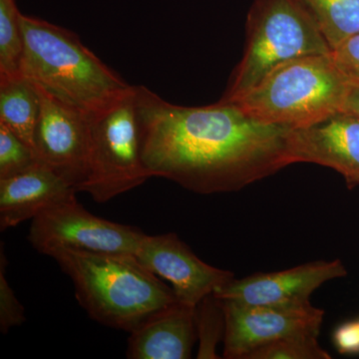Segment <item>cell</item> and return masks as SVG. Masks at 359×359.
I'll use <instances>...</instances> for the list:
<instances>
[{
    "mask_svg": "<svg viewBox=\"0 0 359 359\" xmlns=\"http://www.w3.org/2000/svg\"><path fill=\"white\" fill-rule=\"evenodd\" d=\"M141 156L151 177L193 192H231L292 164L290 129L248 117L233 104L184 107L136 86Z\"/></svg>",
    "mask_w": 359,
    "mask_h": 359,
    "instance_id": "6da1fadb",
    "label": "cell"
},
{
    "mask_svg": "<svg viewBox=\"0 0 359 359\" xmlns=\"http://www.w3.org/2000/svg\"><path fill=\"white\" fill-rule=\"evenodd\" d=\"M20 25L21 73L60 102L91 118L133 88L70 30L22 13Z\"/></svg>",
    "mask_w": 359,
    "mask_h": 359,
    "instance_id": "7a4b0ae2",
    "label": "cell"
},
{
    "mask_svg": "<svg viewBox=\"0 0 359 359\" xmlns=\"http://www.w3.org/2000/svg\"><path fill=\"white\" fill-rule=\"evenodd\" d=\"M51 257L72 280L80 306L101 325L132 332L178 302L172 287L135 255L65 250Z\"/></svg>",
    "mask_w": 359,
    "mask_h": 359,
    "instance_id": "3957f363",
    "label": "cell"
},
{
    "mask_svg": "<svg viewBox=\"0 0 359 359\" xmlns=\"http://www.w3.org/2000/svg\"><path fill=\"white\" fill-rule=\"evenodd\" d=\"M347 86L332 53L304 56L276 66L249 91L222 102L257 122L301 129L341 111Z\"/></svg>",
    "mask_w": 359,
    "mask_h": 359,
    "instance_id": "277c9868",
    "label": "cell"
},
{
    "mask_svg": "<svg viewBox=\"0 0 359 359\" xmlns=\"http://www.w3.org/2000/svg\"><path fill=\"white\" fill-rule=\"evenodd\" d=\"M244 55L221 101L256 86L276 66L332 49L297 0H254L247 20Z\"/></svg>",
    "mask_w": 359,
    "mask_h": 359,
    "instance_id": "5b68a950",
    "label": "cell"
},
{
    "mask_svg": "<svg viewBox=\"0 0 359 359\" xmlns=\"http://www.w3.org/2000/svg\"><path fill=\"white\" fill-rule=\"evenodd\" d=\"M152 178L141 156L136 86L90 118L88 172L78 192L105 203Z\"/></svg>",
    "mask_w": 359,
    "mask_h": 359,
    "instance_id": "8992f818",
    "label": "cell"
},
{
    "mask_svg": "<svg viewBox=\"0 0 359 359\" xmlns=\"http://www.w3.org/2000/svg\"><path fill=\"white\" fill-rule=\"evenodd\" d=\"M144 237L135 226L94 216L76 197L40 212L28 233L32 247L49 257L65 250L135 255Z\"/></svg>",
    "mask_w": 359,
    "mask_h": 359,
    "instance_id": "52a82bcc",
    "label": "cell"
},
{
    "mask_svg": "<svg viewBox=\"0 0 359 359\" xmlns=\"http://www.w3.org/2000/svg\"><path fill=\"white\" fill-rule=\"evenodd\" d=\"M224 314V358L245 359L259 347L295 335L320 334L325 311L311 302L249 306L222 301Z\"/></svg>",
    "mask_w": 359,
    "mask_h": 359,
    "instance_id": "ba28073f",
    "label": "cell"
},
{
    "mask_svg": "<svg viewBox=\"0 0 359 359\" xmlns=\"http://www.w3.org/2000/svg\"><path fill=\"white\" fill-rule=\"evenodd\" d=\"M36 88L40 106L34 133L35 153L42 164L78 192L88 172L90 118Z\"/></svg>",
    "mask_w": 359,
    "mask_h": 359,
    "instance_id": "9c48e42d",
    "label": "cell"
},
{
    "mask_svg": "<svg viewBox=\"0 0 359 359\" xmlns=\"http://www.w3.org/2000/svg\"><path fill=\"white\" fill-rule=\"evenodd\" d=\"M135 256L144 266L171 283L180 302L196 306L235 278L233 273L205 264L176 233L143 238Z\"/></svg>",
    "mask_w": 359,
    "mask_h": 359,
    "instance_id": "30bf717a",
    "label": "cell"
},
{
    "mask_svg": "<svg viewBox=\"0 0 359 359\" xmlns=\"http://www.w3.org/2000/svg\"><path fill=\"white\" fill-rule=\"evenodd\" d=\"M346 275V268L339 259L313 262L276 273L233 278L212 294L221 301L249 306L304 304L323 283Z\"/></svg>",
    "mask_w": 359,
    "mask_h": 359,
    "instance_id": "8fae6325",
    "label": "cell"
},
{
    "mask_svg": "<svg viewBox=\"0 0 359 359\" xmlns=\"http://www.w3.org/2000/svg\"><path fill=\"white\" fill-rule=\"evenodd\" d=\"M290 163H313L332 168L346 179L348 188L359 186V118L337 111L325 119L290 130Z\"/></svg>",
    "mask_w": 359,
    "mask_h": 359,
    "instance_id": "7c38bea8",
    "label": "cell"
},
{
    "mask_svg": "<svg viewBox=\"0 0 359 359\" xmlns=\"http://www.w3.org/2000/svg\"><path fill=\"white\" fill-rule=\"evenodd\" d=\"M77 191L41 162L0 180V230L14 228L40 212L76 197Z\"/></svg>",
    "mask_w": 359,
    "mask_h": 359,
    "instance_id": "4fadbf2b",
    "label": "cell"
},
{
    "mask_svg": "<svg viewBox=\"0 0 359 359\" xmlns=\"http://www.w3.org/2000/svg\"><path fill=\"white\" fill-rule=\"evenodd\" d=\"M130 359H187L198 339L196 306L179 301L158 311L130 332Z\"/></svg>",
    "mask_w": 359,
    "mask_h": 359,
    "instance_id": "5bb4252c",
    "label": "cell"
},
{
    "mask_svg": "<svg viewBox=\"0 0 359 359\" xmlns=\"http://www.w3.org/2000/svg\"><path fill=\"white\" fill-rule=\"evenodd\" d=\"M39 106V90L29 78L22 73L0 77V124L18 135L33 150Z\"/></svg>",
    "mask_w": 359,
    "mask_h": 359,
    "instance_id": "9a60e30c",
    "label": "cell"
},
{
    "mask_svg": "<svg viewBox=\"0 0 359 359\" xmlns=\"http://www.w3.org/2000/svg\"><path fill=\"white\" fill-rule=\"evenodd\" d=\"M332 49L359 33V0H297Z\"/></svg>",
    "mask_w": 359,
    "mask_h": 359,
    "instance_id": "2e32d148",
    "label": "cell"
},
{
    "mask_svg": "<svg viewBox=\"0 0 359 359\" xmlns=\"http://www.w3.org/2000/svg\"><path fill=\"white\" fill-rule=\"evenodd\" d=\"M25 42L15 0H0V77L20 74Z\"/></svg>",
    "mask_w": 359,
    "mask_h": 359,
    "instance_id": "e0dca14e",
    "label": "cell"
},
{
    "mask_svg": "<svg viewBox=\"0 0 359 359\" xmlns=\"http://www.w3.org/2000/svg\"><path fill=\"white\" fill-rule=\"evenodd\" d=\"M196 327L200 340L198 358H217L216 346L224 335L223 302L214 294L208 295L196 306Z\"/></svg>",
    "mask_w": 359,
    "mask_h": 359,
    "instance_id": "ac0fdd59",
    "label": "cell"
},
{
    "mask_svg": "<svg viewBox=\"0 0 359 359\" xmlns=\"http://www.w3.org/2000/svg\"><path fill=\"white\" fill-rule=\"evenodd\" d=\"M316 335H295L257 348L245 359H330Z\"/></svg>",
    "mask_w": 359,
    "mask_h": 359,
    "instance_id": "d6986e66",
    "label": "cell"
},
{
    "mask_svg": "<svg viewBox=\"0 0 359 359\" xmlns=\"http://www.w3.org/2000/svg\"><path fill=\"white\" fill-rule=\"evenodd\" d=\"M39 162L27 143L0 124V180L22 173Z\"/></svg>",
    "mask_w": 359,
    "mask_h": 359,
    "instance_id": "ffe728a7",
    "label": "cell"
},
{
    "mask_svg": "<svg viewBox=\"0 0 359 359\" xmlns=\"http://www.w3.org/2000/svg\"><path fill=\"white\" fill-rule=\"evenodd\" d=\"M7 259L4 244L0 250V330L7 334L11 328L22 325L26 320L25 308L18 301L6 278Z\"/></svg>",
    "mask_w": 359,
    "mask_h": 359,
    "instance_id": "44dd1931",
    "label": "cell"
},
{
    "mask_svg": "<svg viewBox=\"0 0 359 359\" xmlns=\"http://www.w3.org/2000/svg\"><path fill=\"white\" fill-rule=\"evenodd\" d=\"M332 57L348 83H359V33L332 49Z\"/></svg>",
    "mask_w": 359,
    "mask_h": 359,
    "instance_id": "7402d4cb",
    "label": "cell"
},
{
    "mask_svg": "<svg viewBox=\"0 0 359 359\" xmlns=\"http://www.w3.org/2000/svg\"><path fill=\"white\" fill-rule=\"evenodd\" d=\"M334 344L339 353H359V320L339 325L334 334Z\"/></svg>",
    "mask_w": 359,
    "mask_h": 359,
    "instance_id": "603a6c76",
    "label": "cell"
},
{
    "mask_svg": "<svg viewBox=\"0 0 359 359\" xmlns=\"http://www.w3.org/2000/svg\"><path fill=\"white\" fill-rule=\"evenodd\" d=\"M341 111L359 118V83H348Z\"/></svg>",
    "mask_w": 359,
    "mask_h": 359,
    "instance_id": "cb8c5ba5",
    "label": "cell"
}]
</instances>
